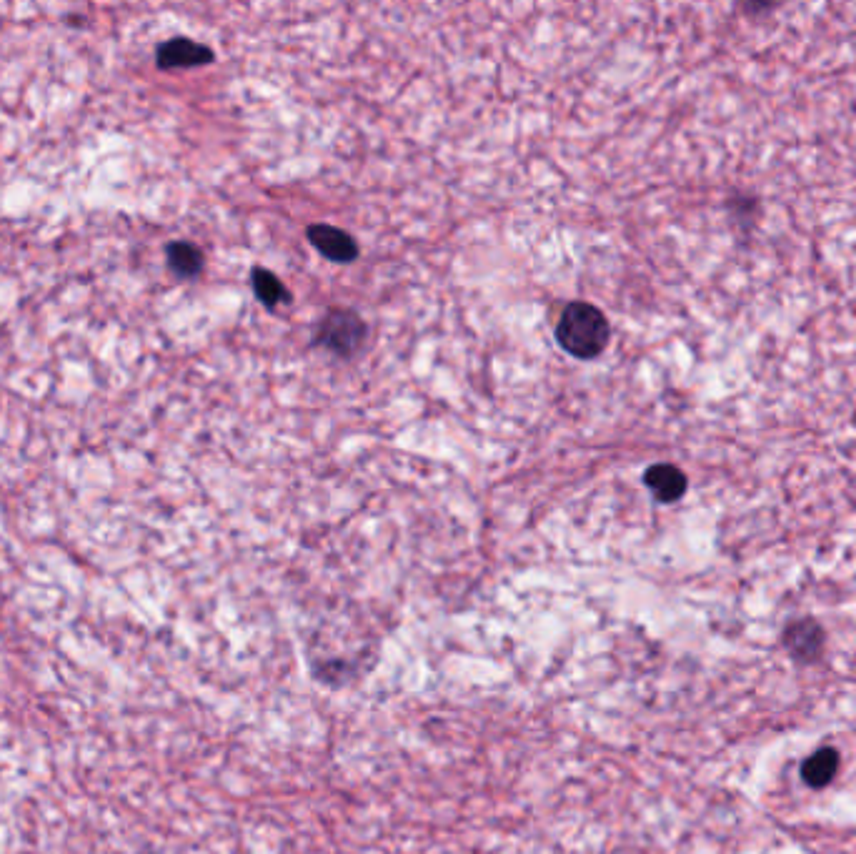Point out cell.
<instances>
[{
    "instance_id": "obj_1",
    "label": "cell",
    "mask_w": 856,
    "mask_h": 854,
    "mask_svg": "<svg viewBox=\"0 0 856 854\" xmlns=\"http://www.w3.org/2000/svg\"><path fill=\"white\" fill-rule=\"evenodd\" d=\"M609 336L611 329L606 316L596 306L584 304V301H574V304L566 306L559 326H556V339H559L561 349L576 359H596L599 354H604Z\"/></svg>"
},
{
    "instance_id": "obj_2",
    "label": "cell",
    "mask_w": 856,
    "mask_h": 854,
    "mask_svg": "<svg viewBox=\"0 0 856 854\" xmlns=\"http://www.w3.org/2000/svg\"><path fill=\"white\" fill-rule=\"evenodd\" d=\"M363 339H366V324L361 321V316L346 309H336L318 326L316 346H323L338 356H351L353 351L361 349Z\"/></svg>"
},
{
    "instance_id": "obj_3",
    "label": "cell",
    "mask_w": 856,
    "mask_h": 854,
    "mask_svg": "<svg viewBox=\"0 0 856 854\" xmlns=\"http://www.w3.org/2000/svg\"><path fill=\"white\" fill-rule=\"evenodd\" d=\"M158 66L163 71H176V68H196L206 66L213 61V51L208 46L191 41V38H173L163 43L156 53Z\"/></svg>"
},
{
    "instance_id": "obj_4",
    "label": "cell",
    "mask_w": 856,
    "mask_h": 854,
    "mask_svg": "<svg viewBox=\"0 0 856 854\" xmlns=\"http://www.w3.org/2000/svg\"><path fill=\"white\" fill-rule=\"evenodd\" d=\"M308 241L328 258V261L336 263H348L358 256V246L346 231L336 226H328V223H313L306 231Z\"/></svg>"
},
{
    "instance_id": "obj_5",
    "label": "cell",
    "mask_w": 856,
    "mask_h": 854,
    "mask_svg": "<svg viewBox=\"0 0 856 854\" xmlns=\"http://www.w3.org/2000/svg\"><path fill=\"white\" fill-rule=\"evenodd\" d=\"M784 642L791 649V654L799 657L801 662H814V659H819L821 647H824V632L814 622H794L786 627Z\"/></svg>"
},
{
    "instance_id": "obj_6",
    "label": "cell",
    "mask_w": 856,
    "mask_h": 854,
    "mask_svg": "<svg viewBox=\"0 0 856 854\" xmlns=\"http://www.w3.org/2000/svg\"><path fill=\"white\" fill-rule=\"evenodd\" d=\"M644 481H646V486L654 491L656 499L664 501V504H671V501L681 499V496H684V491H686L684 471L676 469V466H671V464L651 466V469L644 474Z\"/></svg>"
},
{
    "instance_id": "obj_7",
    "label": "cell",
    "mask_w": 856,
    "mask_h": 854,
    "mask_svg": "<svg viewBox=\"0 0 856 854\" xmlns=\"http://www.w3.org/2000/svg\"><path fill=\"white\" fill-rule=\"evenodd\" d=\"M836 769H839V752L831 747H824L816 749V752L806 759L804 767H801V777H804V782L809 784V787L819 789L826 787V784L834 779Z\"/></svg>"
},
{
    "instance_id": "obj_8",
    "label": "cell",
    "mask_w": 856,
    "mask_h": 854,
    "mask_svg": "<svg viewBox=\"0 0 856 854\" xmlns=\"http://www.w3.org/2000/svg\"><path fill=\"white\" fill-rule=\"evenodd\" d=\"M166 256H168V266H171V271L183 278L196 276V273L203 268V253L198 251L193 243H186V241L171 243V246L166 248Z\"/></svg>"
},
{
    "instance_id": "obj_9",
    "label": "cell",
    "mask_w": 856,
    "mask_h": 854,
    "mask_svg": "<svg viewBox=\"0 0 856 854\" xmlns=\"http://www.w3.org/2000/svg\"><path fill=\"white\" fill-rule=\"evenodd\" d=\"M253 291H256L258 301H261L263 306H268V309H276L278 304H286V301L291 299L288 291L283 289V283L276 278V273L266 271V268H256V271H253Z\"/></svg>"
}]
</instances>
